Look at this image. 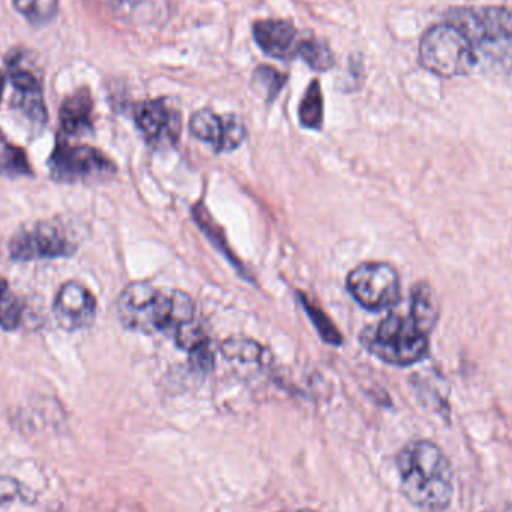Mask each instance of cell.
I'll list each match as a JSON object with an SVG mask.
<instances>
[{
  "label": "cell",
  "mask_w": 512,
  "mask_h": 512,
  "mask_svg": "<svg viewBox=\"0 0 512 512\" xmlns=\"http://www.w3.org/2000/svg\"><path fill=\"white\" fill-rule=\"evenodd\" d=\"M346 286L357 303L372 312L394 306L400 298V277L387 262H363L346 279Z\"/></svg>",
  "instance_id": "52a82bcc"
},
{
  "label": "cell",
  "mask_w": 512,
  "mask_h": 512,
  "mask_svg": "<svg viewBox=\"0 0 512 512\" xmlns=\"http://www.w3.org/2000/svg\"><path fill=\"white\" fill-rule=\"evenodd\" d=\"M6 144H8V143H6L5 137H3L2 132H0V149H3V147L6 146Z\"/></svg>",
  "instance_id": "d4e9b609"
},
{
  "label": "cell",
  "mask_w": 512,
  "mask_h": 512,
  "mask_svg": "<svg viewBox=\"0 0 512 512\" xmlns=\"http://www.w3.org/2000/svg\"><path fill=\"white\" fill-rule=\"evenodd\" d=\"M23 318V300L12 291L9 283L0 277V327L8 331L17 330Z\"/></svg>",
  "instance_id": "2e32d148"
},
{
  "label": "cell",
  "mask_w": 512,
  "mask_h": 512,
  "mask_svg": "<svg viewBox=\"0 0 512 512\" xmlns=\"http://www.w3.org/2000/svg\"><path fill=\"white\" fill-rule=\"evenodd\" d=\"M409 315L415 319L424 333H432L439 319V304L429 283H417L412 288Z\"/></svg>",
  "instance_id": "5bb4252c"
},
{
  "label": "cell",
  "mask_w": 512,
  "mask_h": 512,
  "mask_svg": "<svg viewBox=\"0 0 512 512\" xmlns=\"http://www.w3.org/2000/svg\"><path fill=\"white\" fill-rule=\"evenodd\" d=\"M0 174L8 177L32 176V167L23 149L12 144L0 149Z\"/></svg>",
  "instance_id": "44dd1931"
},
{
  "label": "cell",
  "mask_w": 512,
  "mask_h": 512,
  "mask_svg": "<svg viewBox=\"0 0 512 512\" xmlns=\"http://www.w3.org/2000/svg\"><path fill=\"white\" fill-rule=\"evenodd\" d=\"M301 126L318 131L324 123V95L319 80L310 81L298 108Z\"/></svg>",
  "instance_id": "9a60e30c"
},
{
  "label": "cell",
  "mask_w": 512,
  "mask_h": 512,
  "mask_svg": "<svg viewBox=\"0 0 512 512\" xmlns=\"http://www.w3.org/2000/svg\"><path fill=\"white\" fill-rule=\"evenodd\" d=\"M171 337H174L180 349L189 352V354L210 345L209 336H207L204 328L198 324L197 319H192V321L180 325Z\"/></svg>",
  "instance_id": "7402d4cb"
},
{
  "label": "cell",
  "mask_w": 512,
  "mask_h": 512,
  "mask_svg": "<svg viewBox=\"0 0 512 512\" xmlns=\"http://www.w3.org/2000/svg\"><path fill=\"white\" fill-rule=\"evenodd\" d=\"M288 81V75L282 74L271 66H258L252 75V84L256 92L264 95L265 101L273 102Z\"/></svg>",
  "instance_id": "d6986e66"
},
{
  "label": "cell",
  "mask_w": 512,
  "mask_h": 512,
  "mask_svg": "<svg viewBox=\"0 0 512 512\" xmlns=\"http://www.w3.org/2000/svg\"><path fill=\"white\" fill-rule=\"evenodd\" d=\"M400 489L421 512H444L454 496V472L441 448L430 441H414L397 456Z\"/></svg>",
  "instance_id": "6da1fadb"
},
{
  "label": "cell",
  "mask_w": 512,
  "mask_h": 512,
  "mask_svg": "<svg viewBox=\"0 0 512 512\" xmlns=\"http://www.w3.org/2000/svg\"><path fill=\"white\" fill-rule=\"evenodd\" d=\"M222 352L230 360L243 363H262L267 358V351L255 340L248 337H231L222 345Z\"/></svg>",
  "instance_id": "e0dca14e"
},
{
  "label": "cell",
  "mask_w": 512,
  "mask_h": 512,
  "mask_svg": "<svg viewBox=\"0 0 512 512\" xmlns=\"http://www.w3.org/2000/svg\"><path fill=\"white\" fill-rule=\"evenodd\" d=\"M95 295L80 282L63 283L57 291L53 303L54 318L57 324L66 331L84 330L95 322Z\"/></svg>",
  "instance_id": "8fae6325"
},
{
  "label": "cell",
  "mask_w": 512,
  "mask_h": 512,
  "mask_svg": "<svg viewBox=\"0 0 512 512\" xmlns=\"http://www.w3.org/2000/svg\"><path fill=\"white\" fill-rule=\"evenodd\" d=\"M5 75L0 72V102H2L3 92H5Z\"/></svg>",
  "instance_id": "cb8c5ba5"
},
{
  "label": "cell",
  "mask_w": 512,
  "mask_h": 512,
  "mask_svg": "<svg viewBox=\"0 0 512 512\" xmlns=\"http://www.w3.org/2000/svg\"><path fill=\"white\" fill-rule=\"evenodd\" d=\"M15 9L26 18L29 23L47 24L57 15L60 0H12Z\"/></svg>",
  "instance_id": "ffe728a7"
},
{
  "label": "cell",
  "mask_w": 512,
  "mask_h": 512,
  "mask_svg": "<svg viewBox=\"0 0 512 512\" xmlns=\"http://www.w3.org/2000/svg\"><path fill=\"white\" fill-rule=\"evenodd\" d=\"M48 170L57 182H93L114 176L116 165L98 149L57 141L48 159Z\"/></svg>",
  "instance_id": "ba28073f"
},
{
  "label": "cell",
  "mask_w": 512,
  "mask_h": 512,
  "mask_svg": "<svg viewBox=\"0 0 512 512\" xmlns=\"http://www.w3.org/2000/svg\"><path fill=\"white\" fill-rule=\"evenodd\" d=\"M254 38L258 47L274 59L291 60L300 54L304 38L297 27L286 20H259L254 24Z\"/></svg>",
  "instance_id": "7c38bea8"
},
{
  "label": "cell",
  "mask_w": 512,
  "mask_h": 512,
  "mask_svg": "<svg viewBox=\"0 0 512 512\" xmlns=\"http://www.w3.org/2000/svg\"><path fill=\"white\" fill-rule=\"evenodd\" d=\"M77 249V242L57 221L24 225L9 242V255L18 262L69 258Z\"/></svg>",
  "instance_id": "8992f818"
},
{
  "label": "cell",
  "mask_w": 512,
  "mask_h": 512,
  "mask_svg": "<svg viewBox=\"0 0 512 512\" xmlns=\"http://www.w3.org/2000/svg\"><path fill=\"white\" fill-rule=\"evenodd\" d=\"M447 18L468 36L478 65L512 71L511 6H460L450 9Z\"/></svg>",
  "instance_id": "3957f363"
},
{
  "label": "cell",
  "mask_w": 512,
  "mask_h": 512,
  "mask_svg": "<svg viewBox=\"0 0 512 512\" xmlns=\"http://www.w3.org/2000/svg\"><path fill=\"white\" fill-rule=\"evenodd\" d=\"M298 56L313 69V71L325 72L333 68L334 54L327 42L318 38H304Z\"/></svg>",
  "instance_id": "ac0fdd59"
},
{
  "label": "cell",
  "mask_w": 512,
  "mask_h": 512,
  "mask_svg": "<svg viewBox=\"0 0 512 512\" xmlns=\"http://www.w3.org/2000/svg\"><path fill=\"white\" fill-rule=\"evenodd\" d=\"M366 346L384 363L411 366L429 354V334L411 315L391 313L367 334Z\"/></svg>",
  "instance_id": "5b68a950"
},
{
  "label": "cell",
  "mask_w": 512,
  "mask_h": 512,
  "mask_svg": "<svg viewBox=\"0 0 512 512\" xmlns=\"http://www.w3.org/2000/svg\"><path fill=\"white\" fill-rule=\"evenodd\" d=\"M189 131L198 140L210 144L216 152H231L246 140L245 122L236 114L221 116L204 108L192 114Z\"/></svg>",
  "instance_id": "30bf717a"
},
{
  "label": "cell",
  "mask_w": 512,
  "mask_h": 512,
  "mask_svg": "<svg viewBox=\"0 0 512 512\" xmlns=\"http://www.w3.org/2000/svg\"><path fill=\"white\" fill-rule=\"evenodd\" d=\"M135 123L153 149H171L182 135V114L168 98L150 99L135 107Z\"/></svg>",
  "instance_id": "9c48e42d"
},
{
  "label": "cell",
  "mask_w": 512,
  "mask_h": 512,
  "mask_svg": "<svg viewBox=\"0 0 512 512\" xmlns=\"http://www.w3.org/2000/svg\"><path fill=\"white\" fill-rule=\"evenodd\" d=\"M303 306L306 307L307 313L310 315V319L315 322L316 328H318L319 334L324 337L325 342L339 345V343L342 342V337L337 333L336 327L331 324L330 319H327V316H325L318 307L310 306V303H307L306 298H303Z\"/></svg>",
  "instance_id": "603a6c76"
},
{
  "label": "cell",
  "mask_w": 512,
  "mask_h": 512,
  "mask_svg": "<svg viewBox=\"0 0 512 512\" xmlns=\"http://www.w3.org/2000/svg\"><path fill=\"white\" fill-rule=\"evenodd\" d=\"M418 59L424 69L444 78L471 74L478 66L468 36L450 21L435 24L424 32Z\"/></svg>",
  "instance_id": "277c9868"
},
{
  "label": "cell",
  "mask_w": 512,
  "mask_h": 512,
  "mask_svg": "<svg viewBox=\"0 0 512 512\" xmlns=\"http://www.w3.org/2000/svg\"><path fill=\"white\" fill-rule=\"evenodd\" d=\"M282 512H316L312 510H289V511H282Z\"/></svg>",
  "instance_id": "484cf974"
},
{
  "label": "cell",
  "mask_w": 512,
  "mask_h": 512,
  "mask_svg": "<svg viewBox=\"0 0 512 512\" xmlns=\"http://www.w3.org/2000/svg\"><path fill=\"white\" fill-rule=\"evenodd\" d=\"M117 313L128 330L173 336L180 325L195 319L197 309L186 292H165L149 282H134L119 295Z\"/></svg>",
  "instance_id": "7a4b0ae2"
},
{
  "label": "cell",
  "mask_w": 512,
  "mask_h": 512,
  "mask_svg": "<svg viewBox=\"0 0 512 512\" xmlns=\"http://www.w3.org/2000/svg\"><path fill=\"white\" fill-rule=\"evenodd\" d=\"M60 128L69 137L86 134L93 126V99L89 90L80 89L63 101L59 111Z\"/></svg>",
  "instance_id": "4fadbf2b"
}]
</instances>
